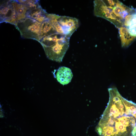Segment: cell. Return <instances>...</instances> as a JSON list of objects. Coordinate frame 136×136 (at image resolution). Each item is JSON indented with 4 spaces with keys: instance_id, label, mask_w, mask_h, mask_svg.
<instances>
[{
    "instance_id": "1",
    "label": "cell",
    "mask_w": 136,
    "mask_h": 136,
    "mask_svg": "<svg viewBox=\"0 0 136 136\" xmlns=\"http://www.w3.org/2000/svg\"><path fill=\"white\" fill-rule=\"evenodd\" d=\"M136 120L126 109H105L96 128L99 136H133Z\"/></svg>"
},
{
    "instance_id": "2",
    "label": "cell",
    "mask_w": 136,
    "mask_h": 136,
    "mask_svg": "<svg viewBox=\"0 0 136 136\" xmlns=\"http://www.w3.org/2000/svg\"><path fill=\"white\" fill-rule=\"evenodd\" d=\"M70 39L63 35L43 47L47 57L52 61L62 62L69 47Z\"/></svg>"
},
{
    "instance_id": "3",
    "label": "cell",
    "mask_w": 136,
    "mask_h": 136,
    "mask_svg": "<svg viewBox=\"0 0 136 136\" xmlns=\"http://www.w3.org/2000/svg\"><path fill=\"white\" fill-rule=\"evenodd\" d=\"M48 20L57 33L64 35L69 38L79 26L78 19L74 17L56 15Z\"/></svg>"
},
{
    "instance_id": "4",
    "label": "cell",
    "mask_w": 136,
    "mask_h": 136,
    "mask_svg": "<svg viewBox=\"0 0 136 136\" xmlns=\"http://www.w3.org/2000/svg\"><path fill=\"white\" fill-rule=\"evenodd\" d=\"M41 24L34 19L26 17L19 21L15 26L22 38L35 40L39 42Z\"/></svg>"
},
{
    "instance_id": "5",
    "label": "cell",
    "mask_w": 136,
    "mask_h": 136,
    "mask_svg": "<svg viewBox=\"0 0 136 136\" xmlns=\"http://www.w3.org/2000/svg\"><path fill=\"white\" fill-rule=\"evenodd\" d=\"M93 4L95 16L108 20L118 28L124 25L123 23L113 13L107 0H95L94 1Z\"/></svg>"
},
{
    "instance_id": "6",
    "label": "cell",
    "mask_w": 136,
    "mask_h": 136,
    "mask_svg": "<svg viewBox=\"0 0 136 136\" xmlns=\"http://www.w3.org/2000/svg\"><path fill=\"white\" fill-rule=\"evenodd\" d=\"M18 21L13 0L2 1L0 3V22L8 23L15 26Z\"/></svg>"
},
{
    "instance_id": "7",
    "label": "cell",
    "mask_w": 136,
    "mask_h": 136,
    "mask_svg": "<svg viewBox=\"0 0 136 136\" xmlns=\"http://www.w3.org/2000/svg\"><path fill=\"white\" fill-rule=\"evenodd\" d=\"M114 14L123 24L126 17L134 10L133 7H128L118 0H107Z\"/></svg>"
},
{
    "instance_id": "8",
    "label": "cell",
    "mask_w": 136,
    "mask_h": 136,
    "mask_svg": "<svg viewBox=\"0 0 136 136\" xmlns=\"http://www.w3.org/2000/svg\"><path fill=\"white\" fill-rule=\"evenodd\" d=\"M55 72V77L60 84L64 85L70 83L72 78L73 74L69 68L61 66Z\"/></svg>"
},
{
    "instance_id": "9",
    "label": "cell",
    "mask_w": 136,
    "mask_h": 136,
    "mask_svg": "<svg viewBox=\"0 0 136 136\" xmlns=\"http://www.w3.org/2000/svg\"><path fill=\"white\" fill-rule=\"evenodd\" d=\"M48 14L40 5L28 9L27 11L26 16V17L32 19L39 22L42 23L48 19Z\"/></svg>"
},
{
    "instance_id": "10",
    "label": "cell",
    "mask_w": 136,
    "mask_h": 136,
    "mask_svg": "<svg viewBox=\"0 0 136 136\" xmlns=\"http://www.w3.org/2000/svg\"><path fill=\"white\" fill-rule=\"evenodd\" d=\"M118 30L122 47L125 48L128 47L135 37L130 35L126 27L122 26L118 28Z\"/></svg>"
},
{
    "instance_id": "11",
    "label": "cell",
    "mask_w": 136,
    "mask_h": 136,
    "mask_svg": "<svg viewBox=\"0 0 136 136\" xmlns=\"http://www.w3.org/2000/svg\"><path fill=\"white\" fill-rule=\"evenodd\" d=\"M57 33L55 28L48 19L41 23L40 29V40L44 37Z\"/></svg>"
},
{
    "instance_id": "12",
    "label": "cell",
    "mask_w": 136,
    "mask_h": 136,
    "mask_svg": "<svg viewBox=\"0 0 136 136\" xmlns=\"http://www.w3.org/2000/svg\"><path fill=\"white\" fill-rule=\"evenodd\" d=\"M13 2L18 15V21L26 18V14L28 9L26 6L19 3L18 0H13Z\"/></svg>"
},
{
    "instance_id": "13",
    "label": "cell",
    "mask_w": 136,
    "mask_h": 136,
    "mask_svg": "<svg viewBox=\"0 0 136 136\" xmlns=\"http://www.w3.org/2000/svg\"><path fill=\"white\" fill-rule=\"evenodd\" d=\"M135 25H136V8L126 17L124 23V25L126 27Z\"/></svg>"
},
{
    "instance_id": "14",
    "label": "cell",
    "mask_w": 136,
    "mask_h": 136,
    "mask_svg": "<svg viewBox=\"0 0 136 136\" xmlns=\"http://www.w3.org/2000/svg\"><path fill=\"white\" fill-rule=\"evenodd\" d=\"M18 1L19 3L25 5L28 9L40 5L39 1L38 0H18Z\"/></svg>"
},
{
    "instance_id": "15",
    "label": "cell",
    "mask_w": 136,
    "mask_h": 136,
    "mask_svg": "<svg viewBox=\"0 0 136 136\" xmlns=\"http://www.w3.org/2000/svg\"><path fill=\"white\" fill-rule=\"evenodd\" d=\"M126 28L131 35L136 37V25H133Z\"/></svg>"
},
{
    "instance_id": "16",
    "label": "cell",
    "mask_w": 136,
    "mask_h": 136,
    "mask_svg": "<svg viewBox=\"0 0 136 136\" xmlns=\"http://www.w3.org/2000/svg\"><path fill=\"white\" fill-rule=\"evenodd\" d=\"M133 136H136V127L134 129L133 132Z\"/></svg>"
}]
</instances>
